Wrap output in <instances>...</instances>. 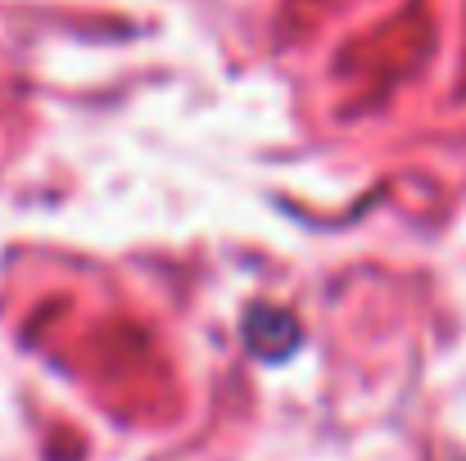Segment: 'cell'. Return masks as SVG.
I'll list each match as a JSON object with an SVG mask.
<instances>
[]
</instances>
